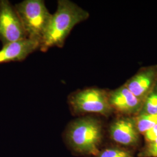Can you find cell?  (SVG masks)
<instances>
[{
	"label": "cell",
	"instance_id": "1",
	"mask_svg": "<svg viewBox=\"0 0 157 157\" xmlns=\"http://www.w3.org/2000/svg\"><path fill=\"white\" fill-rule=\"evenodd\" d=\"M89 17V13L75 2L59 0L40 43V50L45 52L53 47H62L74 27Z\"/></svg>",
	"mask_w": 157,
	"mask_h": 157
},
{
	"label": "cell",
	"instance_id": "2",
	"mask_svg": "<svg viewBox=\"0 0 157 157\" xmlns=\"http://www.w3.org/2000/svg\"><path fill=\"white\" fill-rule=\"evenodd\" d=\"M65 138L73 151L95 156L102 139V124L98 119L91 116L77 118L68 124Z\"/></svg>",
	"mask_w": 157,
	"mask_h": 157
},
{
	"label": "cell",
	"instance_id": "3",
	"mask_svg": "<svg viewBox=\"0 0 157 157\" xmlns=\"http://www.w3.org/2000/svg\"><path fill=\"white\" fill-rule=\"evenodd\" d=\"M27 37L41 43L52 14L42 0H25L15 5Z\"/></svg>",
	"mask_w": 157,
	"mask_h": 157
},
{
	"label": "cell",
	"instance_id": "4",
	"mask_svg": "<svg viewBox=\"0 0 157 157\" xmlns=\"http://www.w3.org/2000/svg\"><path fill=\"white\" fill-rule=\"evenodd\" d=\"M68 104L73 115L98 113L108 117L113 112L108 92L98 88H88L73 92L68 97Z\"/></svg>",
	"mask_w": 157,
	"mask_h": 157
},
{
	"label": "cell",
	"instance_id": "5",
	"mask_svg": "<svg viewBox=\"0 0 157 157\" xmlns=\"http://www.w3.org/2000/svg\"><path fill=\"white\" fill-rule=\"evenodd\" d=\"M26 38V34L15 7L10 1L1 0L0 41L3 45Z\"/></svg>",
	"mask_w": 157,
	"mask_h": 157
},
{
	"label": "cell",
	"instance_id": "6",
	"mask_svg": "<svg viewBox=\"0 0 157 157\" xmlns=\"http://www.w3.org/2000/svg\"><path fill=\"white\" fill-rule=\"evenodd\" d=\"M111 139L119 144L135 146L140 141L134 117H120L112 122L109 128Z\"/></svg>",
	"mask_w": 157,
	"mask_h": 157
},
{
	"label": "cell",
	"instance_id": "7",
	"mask_svg": "<svg viewBox=\"0 0 157 157\" xmlns=\"http://www.w3.org/2000/svg\"><path fill=\"white\" fill-rule=\"evenodd\" d=\"M108 99L113 111L126 115H137L140 111L143 103L124 84L108 92Z\"/></svg>",
	"mask_w": 157,
	"mask_h": 157
},
{
	"label": "cell",
	"instance_id": "8",
	"mask_svg": "<svg viewBox=\"0 0 157 157\" xmlns=\"http://www.w3.org/2000/svg\"><path fill=\"white\" fill-rule=\"evenodd\" d=\"M157 83V65L144 67L129 79L125 86L141 101Z\"/></svg>",
	"mask_w": 157,
	"mask_h": 157
},
{
	"label": "cell",
	"instance_id": "9",
	"mask_svg": "<svg viewBox=\"0 0 157 157\" xmlns=\"http://www.w3.org/2000/svg\"><path fill=\"white\" fill-rule=\"evenodd\" d=\"M40 47L39 41L29 38L4 45L0 50V64L22 61Z\"/></svg>",
	"mask_w": 157,
	"mask_h": 157
},
{
	"label": "cell",
	"instance_id": "10",
	"mask_svg": "<svg viewBox=\"0 0 157 157\" xmlns=\"http://www.w3.org/2000/svg\"><path fill=\"white\" fill-rule=\"evenodd\" d=\"M134 119L137 130L141 135L157 124V115L138 114Z\"/></svg>",
	"mask_w": 157,
	"mask_h": 157
},
{
	"label": "cell",
	"instance_id": "11",
	"mask_svg": "<svg viewBox=\"0 0 157 157\" xmlns=\"http://www.w3.org/2000/svg\"><path fill=\"white\" fill-rule=\"evenodd\" d=\"M138 114L157 115V83L143 101Z\"/></svg>",
	"mask_w": 157,
	"mask_h": 157
},
{
	"label": "cell",
	"instance_id": "12",
	"mask_svg": "<svg viewBox=\"0 0 157 157\" xmlns=\"http://www.w3.org/2000/svg\"><path fill=\"white\" fill-rule=\"evenodd\" d=\"M95 157H133L132 152L127 149L111 147L100 150Z\"/></svg>",
	"mask_w": 157,
	"mask_h": 157
},
{
	"label": "cell",
	"instance_id": "13",
	"mask_svg": "<svg viewBox=\"0 0 157 157\" xmlns=\"http://www.w3.org/2000/svg\"><path fill=\"white\" fill-rule=\"evenodd\" d=\"M138 155L139 157H157V139L146 143Z\"/></svg>",
	"mask_w": 157,
	"mask_h": 157
},
{
	"label": "cell",
	"instance_id": "14",
	"mask_svg": "<svg viewBox=\"0 0 157 157\" xmlns=\"http://www.w3.org/2000/svg\"><path fill=\"white\" fill-rule=\"evenodd\" d=\"M143 135L146 143L156 140L157 139V124L152 128L151 129L147 130Z\"/></svg>",
	"mask_w": 157,
	"mask_h": 157
}]
</instances>
